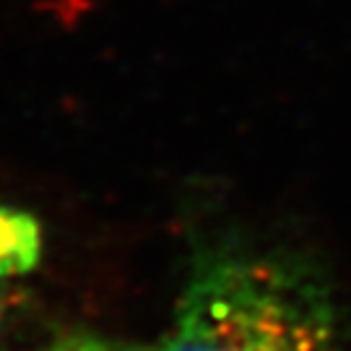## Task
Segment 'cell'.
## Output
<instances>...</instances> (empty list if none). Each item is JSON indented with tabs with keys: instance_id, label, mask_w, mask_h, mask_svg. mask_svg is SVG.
<instances>
[{
	"instance_id": "obj_4",
	"label": "cell",
	"mask_w": 351,
	"mask_h": 351,
	"mask_svg": "<svg viewBox=\"0 0 351 351\" xmlns=\"http://www.w3.org/2000/svg\"><path fill=\"white\" fill-rule=\"evenodd\" d=\"M128 351H151V349H141V346H128Z\"/></svg>"
},
{
	"instance_id": "obj_2",
	"label": "cell",
	"mask_w": 351,
	"mask_h": 351,
	"mask_svg": "<svg viewBox=\"0 0 351 351\" xmlns=\"http://www.w3.org/2000/svg\"><path fill=\"white\" fill-rule=\"evenodd\" d=\"M37 258V229L29 216L0 211V278L21 274Z\"/></svg>"
},
{
	"instance_id": "obj_5",
	"label": "cell",
	"mask_w": 351,
	"mask_h": 351,
	"mask_svg": "<svg viewBox=\"0 0 351 351\" xmlns=\"http://www.w3.org/2000/svg\"><path fill=\"white\" fill-rule=\"evenodd\" d=\"M0 328H3V302H0Z\"/></svg>"
},
{
	"instance_id": "obj_1",
	"label": "cell",
	"mask_w": 351,
	"mask_h": 351,
	"mask_svg": "<svg viewBox=\"0 0 351 351\" xmlns=\"http://www.w3.org/2000/svg\"><path fill=\"white\" fill-rule=\"evenodd\" d=\"M156 351H351L339 302L304 258L216 239L193 258Z\"/></svg>"
},
{
	"instance_id": "obj_3",
	"label": "cell",
	"mask_w": 351,
	"mask_h": 351,
	"mask_svg": "<svg viewBox=\"0 0 351 351\" xmlns=\"http://www.w3.org/2000/svg\"><path fill=\"white\" fill-rule=\"evenodd\" d=\"M130 343H117V341L107 339H75L65 341L60 346H52L47 351H128Z\"/></svg>"
}]
</instances>
